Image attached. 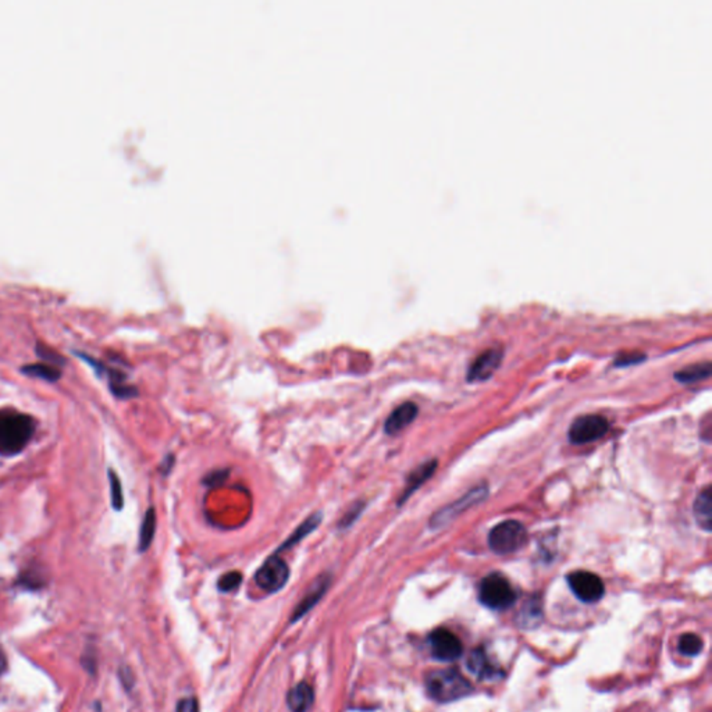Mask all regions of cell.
Here are the masks:
<instances>
[{
  "mask_svg": "<svg viewBox=\"0 0 712 712\" xmlns=\"http://www.w3.org/2000/svg\"><path fill=\"white\" fill-rule=\"evenodd\" d=\"M174 467V455L168 454L166 455L165 458H163L162 465H160V470H162L163 475H168L173 469Z\"/></svg>",
  "mask_w": 712,
  "mask_h": 712,
  "instance_id": "83f0119b",
  "label": "cell"
},
{
  "mask_svg": "<svg viewBox=\"0 0 712 712\" xmlns=\"http://www.w3.org/2000/svg\"><path fill=\"white\" fill-rule=\"evenodd\" d=\"M366 508V501L361 500L356 501L353 503L352 505L348 508V511L345 512L344 516H342V521H340L339 527L342 530L350 529L353 524H355L358 519L361 518L362 515L363 511Z\"/></svg>",
  "mask_w": 712,
  "mask_h": 712,
  "instance_id": "7402d4cb",
  "label": "cell"
},
{
  "mask_svg": "<svg viewBox=\"0 0 712 712\" xmlns=\"http://www.w3.org/2000/svg\"><path fill=\"white\" fill-rule=\"evenodd\" d=\"M227 470H217V472L209 473V475L205 477L204 482L207 483V486L222 485V483L227 479Z\"/></svg>",
  "mask_w": 712,
  "mask_h": 712,
  "instance_id": "484cf974",
  "label": "cell"
},
{
  "mask_svg": "<svg viewBox=\"0 0 712 712\" xmlns=\"http://www.w3.org/2000/svg\"><path fill=\"white\" fill-rule=\"evenodd\" d=\"M431 654L438 661L451 662L458 659L464 652V646L458 636L448 629L438 628L428 636Z\"/></svg>",
  "mask_w": 712,
  "mask_h": 712,
  "instance_id": "9c48e42d",
  "label": "cell"
},
{
  "mask_svg": "<svg viewBox=\"0 0 712 712\" xmlns=\"http://www.w3.org/2000/svg\"><path fill=\"white\" fill-rule=\"evenodd\" d=\"M426 688L428 696L438 703H452L467 698L472 691L469 680L459 670H433L426 677Z\"/></svg>",
  "mask_w": 712,
  "mask_h": 712,
  "instance_id": "7a4b0ae2",
  "label": "cell"
},
{
  "mask_svg": "<svg viewBox=\"0 0 712 712\" xmlns=\"http://www.w3.org/2000/svg\"><path fill=\"white\" fill-rule=\"evenodd\" d=\"M330 582H332V578H330V575H327V573L316 578V581L312 583V586L309 587L308 592H306L305 597L301 600L300 604H298V607L293 611V621L300 620V618L303 617L311 608L318 604L319 600L326 594L327 589L330 587Z\"/></svg>",
  "mask_w": 712,
  "mask_h": 712,
  "instance_id": "7c38bea8",
  "label": "cell"
},
{
  "mask_svg": "<svg viewBox=\"0 0 712 712\" xmlns=\"http://www.w3.org/2000/svg\"><path fill=\"white\" fill-rule=\"evenodd\" d=\"M35 431L34 419L24 413L0 412V455L14 457L27 447Z\"/></svg>",
  "mask_w": 712,
  "mask_h": 712,
  "instance_id": "6da1fadb",
  "label": "cell"
},
{
  "mask_svg": "<svg viewBox=\"0 0 712 712\" xmlns=\"http://www.w3.org/2000/svg\"><path fill=\"white\" fill-rule=\"evenodd\" d=\"M241 583H243V575H241L240 572L233 571L227 572L219 579L217 587H219L220 592H228L238 589Z\"/></svg>",
  "mask_w": 712,
  "mask_h": 712,
  "instance_id": "cb8c5ba5",
  "label": "cell"
},
{
  "mask_svg": "<svg viewBox=\"0 0 712 712\" xmlns=\"http://www.w3.org/2000/svg\"><path fill=\"white\" fill-rule=\"evenodd\" d=\"M322 522H323V514H322V512H314V514H312L308 519H305L300 526L293 530V534L280 545L279 550L275 551V553H283L284 550H290L293 545L298 544V543L303 542L306 537L311 536L314 530H318Z\"/></svg>",
  "mask_w": 712,
  "mask_h": 712,
  "instance_id": "9a60e30c",
  "label": "cell"
},
{
  "mask_svg": "<svg viewBox=\"0 0 712 712\" xmlns=\"http://www.w3.org/2000/svg\"><path fill=\"white\" fill-rule=\"evenodd\" d=\"M711 363H698V365L688 366L683 370L677 371L675 379L682 384L698 383V381L708 379L711 376Z\"/></svg>",
  "mask_w": 712,
  "mask_h": 712,
  "instance_id": "ac0fdd59",
  "label": "cell"
},
{
  "mask_svg": "<svg viewBox=\"0 0 712 712\" xmlns=\"http://www.w3.org/2000/svg\"><path fill=\"white\" fill-rule=\"evenodd\" d=\"M156 533V511L153 506L148 509L142 519L141 530H140V551L145 553L152 544L153 537Z\"/></svg>",
  "mask_w": 712,
  "mask_h": 712,
  "instance_id": "d6986e66",
  "label": "cell"
},
{
  "mask_svg": "<svg viewBox=\"0 0 712 712\" xmlns=\"http://www.w3.org/2000/svg\"><path fill=\"white\" fill-rule=\"evenodd\" d=\"M23 371H24V374H28V376L43 379V380L51 381V383H53V381L61 378V371H59V369L45 362L24 366Z\"/></svg>",
  "mask_w": 712,
  "mask_h": 712,
  "instance_id": "ffe728a7",
  "label": "cell"
},
{
  "mask_svg": "<svg viewBox=\"0 0 712 712\" xmlns=\"http://www.w3.org/2000/svg\"><path fill=\"white\" fill-rule=\"evenodd\" d=\"M572 592L581 601L592 602L600 601L604 597L605 587L601 579L594 575L592 572L576 571L572 572L566 578Z\"/></svg>",
  "mask_w": 712,
  "mask_h": 712,
  "instance_id": "52a82bcc",
  "label": "cell"
},
{
  "mask_svg": "<svg viewBox=\"0 0 712 712\" xmlns=\"http://www.w3.org/2000/svg\"><path fill=\"white\" fill-rule=\"evenodd\" d=\"M418 413H419V408L417 404L404 402L390 413V417L384 423V431L390 436L401 433L413 420L417 419Z\"/></svg>",
  "mask_w": 712,
  "mask_h": 712,
  "instance_id": "8fae6325",
  "label": "cell"
},
{
  "mask_svg": "<svg viewBox=\"0 0 712 712\" xmlns=\"http://www.w3.org/2000/svg\"><path fill=\"white\" fill-rule=\"evenodd\" d=\"M436 469H438V461H436V459H431V461L425 462V464L420 465V467L413 470V472H410L409 477H408L407 480V486H405V490L402 491L401 497H399V506L404 505V504L409 500L410 496H412L415 491L419 490V488L433 476Z\"/></svg>",
  "mask_w": 712,
  "mask_h": 712,
  "instance_id": "5bb4252c",
  "label": "cell"
},
{
  "mask_svg": "<svg viewBox=\"0 0 712 712\" xmlns=\"http://www.w3.org/2000/svg\"><path fill=\"white\" fill-rule=\"evenodd\" d=\"M479 600L490 610H508L516 601V592L505 576L490 573L480 583Z\"/></svg>",
  "mask_w": 712,
  "mask_h": 712,
  "instance_id": "3957f363",
  "label": "cell"
},
{
  "mask_svg": "<svg viewBox=\"0 0 712 712\" xmlns=\"http://www.w3.org/2000/svg\"><path fill=\"white\" fill-rule=\"evenodd\" d=\"M701 649H703V641H701V639L698 638V635H693V633H686V635H683L682 638H680L679 651L682 652L683 656H698V652L701 651Z\"/></svg>",
  "mask_w": 712,
  "mask_h": 712,
  "instance_id": "44dd1931",
  "label": "cell"
},
{
  "mask_svg": "<svg viewBox=\"0 0 712 712\" xmlns=\"http://www.w3.org/2000/svg\"><path fill=\"white\" fill-rule=\"evenodd\" d=\"M109 480H111V505L116 511H121L124 506L123 487L114 470H109Z\"/></svg>",
  "mask_w": 712,
  "mask_h": 712,
  "instance_id": "603a6c76",
  "label": "cell"
},
{
  "mask_svg": "<svg viewBox=\"0 0 712 712\" xmlns=\"http://www.w3.org/2000/svg\"><path fill=\"white\" fill-rule=\"evenodd\" d=\"M503 350H500V348L485 351L470 365L469 370H467V380L469 383L488 380L496 373V370L500 368L501 362H503Z\"/></svg>",
  "mask_w": 712,
  "mask_h": 712,
  "instance_id": "30bf717a",
  "label": "cell"
},
{
  "mask_svg": "<svg viewBox=\"0 0 712 712\" xmlns=\"http://www.w3.org/2000/svg\"><path fill=\"white\" fill-rule=\"evenodd\" d=\"M177 712H199V704L197 698H184L177 706Z\"/></svg>",
  "mask_w": 712,
  "mask_h": 712,
  "instance_id": "4316f807",
  "label": "cell"
},
{
  "mask_svg": "<svg viewBox=\"0 0 712 712\" xmlns=\"http://www.w3.org/2000/svg\"><path fill=\"white\" fill-rule=\"evenodd\" d=\"M467 665V669L479 679H496V678L503 677L500 668L496 667L491 662V659H488L483 649H476L475 651L470 652Z\"/></svg>",
  "mask_w": 712,
  "mask_h": 712,
  "instance_id": "4fadbf2b",
  "label": "cell"
},
{
  "mask_svg": "<svg viewBox=\"0 0 712 712\" xmlns=\"http://www.w3.org/2000/svg\"><path fill=\"white\" fill-rule=\"evenodd\" d=\"M608 431H610V422L604 417L586 415L572 423L569 428V440L572 444L583 446L600 440Z\"/></svg>",
  "mask_w": 712,
  "mask_h": 712,
  "instance_id": "8992f818",
  "label": "cell"
},
{
  "mask_svg": "<svg viewBox=\"0 0 712 712\" xmlns=\"http://www.w3.org/2000/svg\"><path fill=\"white\" fill-rule=\"evenodd\" d=\"M486 496H487V487H486V486H479V487L473 488L469 493L465 494L464 497L459 498L457 503L451 504V505L446 506V508L436 512L430 519L431 529H440V527L446 526V524H448L452 519L457 518L462 512L472 508V506L476 505V504L482 503Z\"/></svg>",
  "mask_w": 712,
  "mask_h": 712,
  "instance_id": "ba28073f",
  "label": "cell"
},
{
  "mask_svg": "<svg viewBox=\"0 0 712 712\" xmlns=\"http://www.w3.org/2000/svg\"><path fill=\"white\" fill-rule=\"evenodd\" d=\"M644 360H646V355H643V353L625 352L617 356L614 365L617 368H626V366L638 365V363L643 362Z\"/></svg>",
  "mask_w": 712,
  "mask_h": 712,
  "instance_id": "d4e9b609",
  "label": "cell"
},
{
  "mask_svg": "<svg viewBox=\"0 0 712 712\" xmlns=\"http://www.w3.org/2000/svg\"><path fill=\"white\" fill-rule=\"evenodd\" d=\"M288 579H290V568L287 563L279 557V553L267 558L255 575L256 584L267 592H279L287 584Z\"/></svg>",
  "mask_w": 712,
  "mask_h": 712,
  "instance_id": "5b68a950",
  "label": "cell"
},
{
  "mask_svg": "<svg viewBox=\"0 0 712 712\" xmlns=\"http://www.w3.org/2000/svg\"><path fill=\"white\" fill-rule=\"evenodd\" d=\"M527 542V532L518 521H505L497 524L488 534V545L496 553L506 555L521 550Z\"/></svg>",
  "mask_w": 712,
  "mask_h": 712,
  "instance_id": "277c9868",
  "label": "cell"
},
{
  "mask_svg": "<svg viewBox=\"0 0 712 712\" xmlns=\"http://www.w3.org/2000/svg\"><path fill=\"white\" fill-rule=\"evenodd\" d=\"M695 518L701 529L709 532L712 527V491L711 487L698 494L695 503Z\"/></svg>",
  "mask_w": 712,
  "mask_h": 712,
  "instance_id": "e0dca14e",
  "label": "cell"
},
{
  "mask_svg": "<svg viewBox=\"0 0 712 712\" xmlns=\"http://www.w3.org/2000/svg\"><path fill=\"white\" fill-rule=\"evenodd\" d=\"M7 669V659L5 656V652L0 649V677L6 672Z\"/></svg>",
  "mask_w": 712,
  "mask_h": 712,
  "instance_id": "f1b7e54d",
  "label": "cell"
},
{
  "mask_svg": "<svg viewBox=\"0 0 712 712\" xmlns=\"http://www.w3.org/2000/svg\"><path fill=\"white\" fill-rule=\"evenodd\" d=\"M313 700V688L306 682L298 683L287 696V704L293 712H308Z\"/></svg>",
  "mask_w": 712,
  "mask_h": 712,
  "instance_id": "2e32d148",
  "label": "cell"
}]
</instances>
